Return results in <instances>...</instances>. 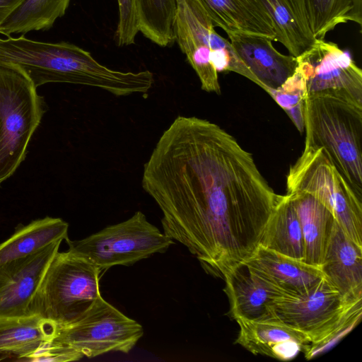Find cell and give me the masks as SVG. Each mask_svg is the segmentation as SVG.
I'll list each match as a JSON object with an SVG mask.
<instances>
[{"label":"cell","mask_w":362,"mask_h":362,"mask_svg":"<svg viewBox=\"0 0 362 362\" xmlns=\"http://www.w3.org/2000/svg\"><path fill=\"white\" fill-rule=\"evenodd\" d=\"M141 185L162 211L163 233L221 278L254 252L283 196L232 135L181 115L156 144Z\"/></svg>","instance_id":"obj_1"},{"label":"cell","mask_w":362,"mask_h":362,"mask_svg":"<svg viewBox=\"0 0 362 362\" xmlns=\"http://www.w3.org/2000/svg\"><path fill=\"white\" fill-rule=\"evenodd\" d=\"M305 145L323 148L362 199V103L341 90L306 95Z\"/></svg>","instance_id":"obj_2"},{"label":"cell","mask_w":362,"mask_h":362,"mask_svg":"<svg viewBox=\"0 0 362 362\" xmlns=\"http://www.w3.org/2000/svg\"><path fill=\"white\" fill-rule=\"evenodd\" d=\"M175 40L197 74L202 90L221 94L218 73L238 74L262 88L230 42L220 35L199 0H177Z\"/></svg>","instance_id":"obj_3"},{"label":"cell","mask_w":362,"mask_h":362,"mask_svg":"<svg viewBox=\"0 0 362 362\" xmlns=\"http://www.w3.org/2000/svg\"><path fill=\"white\" fill-rule=\"evenodd\" d=\"M93 263L68 250L58 252L34 297L31 313L63 325L84 314L101 297Z\"/></svg>","instance_id":"obj_4"},{"label":"cell","mask_w":362,"mask_h":362,"mask_svg":"<svg viewBox=\"0 0 362 362\" xmlns=\"http://www.w3.org/2000/svg\"><path fill=\"white\" fill-rule=\"evenodd\" d=\"M293 190L316 198L332 212L348 237L362 246V199L322 148L305 145L286 177V191Z\"/></svg>","instance_id":"obj_5"},{"label":"cell","mask_w":362,"mask_h":362,"mask_svg":"<svg viewBox=\"0 0 362 362\" xmlns=\"http://www.w3.org/2000/svg\"><path fill=\"white\" fill-rule=\"evenodd\" d=\"M36 89L19 69L0 65V185L24 160L46 111Z\"/></svg>","instance_id":"obj_6"},{"label":"cell","mask_w":362,"mask_h":362,"mask_svg":"<svg viewBox=\"0 0 362 362\" xmlns=\"http://www.w3.org/2000/svg\"><path fill=\"white\" fill-rule=\"evenodd\" d=\"M66 241L68 250L87 259L101 272L116 265L129 266L156 253H163L174 243L140 211L85 238Z\"/></svg>","instance_id":"obj_7"},{"label":"cell","mask_w":362,"mask_h":362,"mask_svg":"<svg viewBox=\"0 0 362 362\" xmlns=\"http://www.w3.org/2000/svg\"><path fill=\"white\" fill-rule=\"evenodd\" d=\"M144 334L142 326L100 297L81 316L58 325L52 339L88 358L129 353Z\"/></svg>","instance_id":"obj_8"},{"label":"cell","mask_w":362,"mask_h":362,"mask_svg":"<svg viewBox=\"0 0 362 362\" xmlns=\"http://www.w3.org/2000/svg\"><path fill=\"white\" fill-rule=\"evenodd\" d=\"M362 299L349 300L324 276L307 291L283 295L271 303L270 320H279L303 333L316 343L337 329Z\"/></svg>","instance_id":"obj_9"},{"label":"cell","mask_w":362,"mask_h":362,"mask_svg":"<svg viewBox=\"0 0 362 362\" xmlns=\"http://www.w3.org/2000/svg\"><path fill=\"white\" fill-rule=\"evenodd\" d=\"M83 49L67 42H43L18 37L0 38V65L23 73L35 88L47 83H77Z\"/></svg>","instance_id":"obj_10"},{"label":"cell","mask_w":362,"mask_h":362,"mask_svg":"<svg viewBox=\"0 0 362 362\" xmlns=\"http://www.w3.org/2000/svg\"><path fill=\"white\" fill-rule=\"evenodd\" d=\"M296 58V69L304 79L306 95L341 90L362 103V71L350 54L337 44L316 40Z\"/></svg>","instance_id":"obj_11"},{"label":"cell","mask_w":362,"mask_h":362,"mask_svg":"<svg viewBox=\"0 0 362 362\" xmlns=\"http://www.w3.org/2000/svg\"><path fill=\"white\" fill-rule=\"evenodd\" d=\"M62 242L0 264V320L33 315L34 297Z\"/></svg>","instance_id":"obj_12"},{"label":"cell","mask_w":362,"mask_h":362,"mask_svg":"<svg viewBox=\"0 0 362 362\" xmlns=\"http://www.w3.org/2000/svg\"><path fill=\"white\" fill-rule=\"evenodd\" d=\"M244 263L266 284L283 295L303 293L323 277L320 267L258 245Z\"/></svg>","instance_id":"obj_13"},{"label":"cell","mask_w":362,"mask_h":362,"mask_svg":"<svg viewBox=\"0 0 362 362\" xmlns=\"http://www.w3.org/2000/svg\"><path fill=\"white\" fill-rule=\"evenodd\" d=\"M235 320L240 327L235 343L255 355L287 361L310 344L303 333L276 320Z\"/></svg>","instance_id":"obj_14"},{"label":"cell","mask_w":362,"mask_h":362,"mask_svg":"<svg viewBox=\"0 0 362 362\" xmlns=\"http://www.w3.org/2000/svg\"><path fill=\"white\" fill-rule=\"evenodd\" d=\"M227 35L238 57L267 93L280 87L295 72L296 58L279 52L271 39L247 34Z\"/></svg>","instance_id":"obj_15"},{"label":"cell","mask_w":362,"mask_h":362,"mask_svg":"<svg viewBox=\"0 0 362 362\" xmlns=\"http://www.w3.org/2000/svg\"><path fill=\"white\" fill-rule=\"evenodd\" d=\"M233 319L267 320L272 318L270 305L282 296L274 287L266 284L253 274L245 263L242 262L226 271L223 278Z\"/></svg>","instance_id":"obj_16"},{"label":"cell","mask_w":362,"mask_h":362,"mask_svg":"<svg viewBox=\"0 0 362 362\" xmlns=\"http://www.w3.org/2000/svg\"><path fill=\"white\" fill-rule=\"evenodd\" d=\"M320 268L346 299H362V246L350 239L337 221Z\"/></svg>","instance_id":"obj_17"},{"label":"cell","mask_w":362,"mask_h":362,"mask_svg":"<svg viewBox=\"0 0 362 362\" xmlns=\"http://www.w3.org/2000/svg\"><path fill=\"white\" fill-rule=\"evenodd\" d=\"M199 1L214 26L227 35H255L275 40L273 21L262 0Z\"/></svg>","instance_id":"obj_18"},{"label":"cell","mask_w":362,"mask_h":362,"mask_svg":"<svg viewBox=\"0 0 362 362\" xmlns=\"http://www.w3.org/2000/svg\"><path fill=\"white\" fill-rule=\"evenodd\" d=\"M300 223L303 262L320 267L326 254L335 218L332 212L312 195L301 191H286Z\"/></svg>","instance_id":"obj_19"},{"label":"cell","mask_w":362,"mask_h":362,"mask_svg":"<svg viewBox=\"0 0 362 362\" xmlns=\"http://www.w3.org/2000/svg\"><path fill=\"white\" fill-rule=\"evenodd\" d=\"M274 23V41L297 57L315 42L303 0H262Z\"/></svg>","instance_id":"obj_20"},{"label":"cell","mask_w":362,"mask_h":362,"mask_svg":"<svg viewBox=\"0 0 362 362\" xmlns=\"http://www.w3.org/2000/svg\"><path fill=\"white\" fill-rule=\"evenodd\" d=\"M69 224L60 218L46 216L16 227L0 243V264L35 253L57 240H66Z\"/></svg>","instance_id":"obj_21"},{"label":"cell","mask_w":362,"mask_h":362,"mask_svg":"<svg viewBox=\"0 0 362 362\" xmlns=\"http://www.w3.org/2000/svg\"><path fill=\"white\" fill-rule=\"evenodd\" d=\"M57 327L54 322L39 315L0 320V354L25 360L54 338Z\"/></svg>","instance_id":"obj_22"},{"label":"cell","mask_w":362,"mask_h":362,"mask_svg":"<svg viewBox=\"0 0 362 362\" xmlns=\"http://www.w3.org/2000/svg\"><path fill=\"white\" fill-rule=\"evenodd\" d=\"M259 245L303 261L304 243L300 223L288 194L282 196L270 216Z\"/></svg>","instance_id":"obj_23"},{"label":"cell","mask_w":362,"mask_h":362,"mask_svg":"<svg viewBox=\"0 0 362 362\" xmlns=\"http://www.w3.org/2000/svg\"><path fill=\"white\" fill-rule=\"evenodd\" d=\"M70 0H24L0 25V33L25 34L32 30H46L62 17Z\"/></svg>","instance_id":"obj_24"},{"label":"cell","mask_w":362,"mask_h":362,"mask_svg":"<svg viewBox=\"0 0 362 362\" xmlns=\"http://www.w3.org/2000/svg\"><path fill=\"white\" fill-rule=\"evenodd\" d=\"M139 31L160 47L175 41L177 0H135Z\"/></svg>","instance_id":"obj_25"},{"label":"cell","mask_w":362,"mask_h":362,"mask_svg":"<svg viewBox=\"0 0 362 362\" xmlns=\"http://www.w3.org/2000/svg\"><path fill=\"white\" fill-rule=\"evenodd\" d=\"M316 40H325L337 25L353 22L362 26V0H303Z\"/></svg>","instance_id":"obj_26"},{"label":"cell","mask_w":362,"mask_h":362,"mask_svg":"<svg viewBox=\"0 0 362 362\" xmlns=\"http://www.w3.org/2000/svg\"><path fill=\"white\" fill-rule=\"evenodd\" d=\"M267 93L286 112L300 133L304 132V100L306 87L304 79L296 69L292 76L278 88Z\"/></svg>","instance_id":"obj_27"},{"label":"cell","mask_w":362,"mask_h":362,"mask_svg":"<svg viewBox=\"0 0 362 362\" xmlns=\"http://www.w3.org/2000/svg\"><path fill=\"white\" fill-rule=\"evenodd\" d=\"M361 316L362 304L358 305L348 317L325 338L318 342L310 344L304 351L305 357L310 360L332 349L357 326Z\"/></svg>","instance_id":"obj_28"},{"label":"cell","mask_w":362,"mask_h":362,"mask_svg":"<svg viewBox=\"0 0 362 362\" xmlns=\"http://www.w3.org/2000/svg\"><path fill=\"white\" fill-rule=\"evenodd\" d=\"M119 21L116 31L117 42L119 46L130 45L134 43L139 32L137 24L135 0H117Z\"/></svg>","instance_id":"obj_29"},{"label":"cell","mask_w":362,"mask_h":362,"mask_svg":"<svg viewBox=\"0 0 362 362\" xmlns=\"http://www.w3.org/2000/svg\"><path fill=\"white\" fill-rule=\"evenodd\" d=\"M83 357L82 354L71 347L54 340H50L44 342L25 360L36 362H66L77 361Z\"/></svg>","instance_id":"obj_30"},{"label":"cell","mask_w":362,"mask_h":362,"mask_svg":"<svg viewBox=\"0 0 362 362\" xmlns=\"http://www.w3.org/2000/svg\"><path fill=\"white\" fill-rule=\"evenodd\" d=\"M24 0H0V25Z\"/></svg>","instance_id":"obj_31"}]
</instances>
